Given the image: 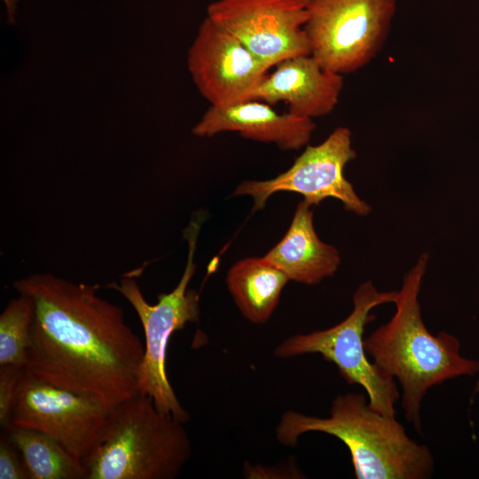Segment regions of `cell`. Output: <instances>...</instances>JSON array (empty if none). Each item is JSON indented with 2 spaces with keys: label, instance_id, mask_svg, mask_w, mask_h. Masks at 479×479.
<instances>
[{
  "label": "cell",
  "instance_id": "obj_6",
  "mask_svg": "<svg viewBox=\"0 0 479 479\" xmlns=\"http://www.w3.org/2000/svg\"><path fill=\"white\" fill-rule=\"evenodd\" d=\"M397 291H379L371 281L362 283L353 294V309L339 324L325 330L290 336L274 349V356L289 358L319 354L336 365L340 375L352 385L361 386L375 411L396 417L400 397L394 378L368 359L364 344L365 326L375 318L377 306L393 302Z\"/></svg>",
  "mask_w": 479,
  "mask_h": 479
},
{
  "label": "cell",
  "instance_id": "obj_10",
  "mask_svg": "<svg viewBox=\"0 0 479 479\" xmlns=\"http://www.w3.org/2000/svg\"><path fill=\"white\" fill-rule=\"evenodd\" d=\"M308 0H216L207 17L239 39L269 69L310 54L304 25Z\"/></svg>",
  "mask_w": 479,
  "mask_h": 479
},
{
  "label": "cell",
  "instance_id": "obj_16",
  "mask_svg": "<svg viewBox=\"0 0 479 479\" xmlns=\"http://www.w3.org/2000/svg\"><path fill=\"white\" fill-rule=\"evenodd\" d=\"M4 431L22 457L29 479H86L87 468L49 436L9 425Z\"/></svg>",
  "mask_w": 479,
  "mask_h": 479
},
{
  "label": "cell",
  "instance_id": "obj_11",
  "mask_svg": "<svg viewBox=\"0 0 479 479\" xmlns=\"http://www.w3.org/2000/svg\"><path fill=\"white\" fill-rule=\"evenodd\" d=\"M188 68L212 106L249 100L269 68L239 39L208 17L188 51Z\"/></svg>",
  "mask_w": 479,
  "mask_h": 479
},
{
  "label": "cell",
  "instance_id": "obj_1",
  "mask_svg": "<svg viewBox=\"0 0 479 479\" xmlns=\"http://www.w3.org/2000/svg\"><path fill=\"white\" fill-rule=\"evenodd\" d=\"M13 287L35 302L27 373L112 409L139 394L145 347L122 309L98 295V285L40 273Z\"/></svg>",
  "mask_w": 479,
  "mask_h": 479
},
{
  "label": "cell",
  "instance_id": "obj_5",
  "mask_svg": "<svg viewBox=\"0 0 479 479\" xmlns=\"http://www.w3.org/2000/svg\"><path fill=\"white\" fill-rule=\"evenodd\" d=\"M203 218L201 213H197L184 231L188 242L184 273L174 289L158 295L157 303L150 304L145 299L137 282L131 277H124L118 284L107 285L127 299L142 324L145 346L139 370V394L149 396L159 411L184 423L190 420V414L169 381L167 351L171 335L187 323L197 322L200 318L199 293L188 286L197 267L194 254Z\"/></svg>",
  "mask_w": 479,
  "mask_h": 479
},
{
  "label": "cell",
  "instance_id": "obj_3",
  "mask_svg": "<svg viewBox=\"0 0 479 479\" xmlns=\"http://www.w3.org/2000/svg\"><path fill=\"white\" fill-rule=\"evenodd\" d=\"M321 432L349 449L357 479H427L434 459L429 449L410 438L396 417L373 409L364 394L337 396L326 418L285 412L276 428L277 440L294 446L301 436Z\"/></svg>",
  "mask_w": 479,
  "mask_h": 479
},
{
  "label": "cell",
  "instance_id": "obj_2",
  "mask_svg": "<svg viewBox=\"0 0 479 479\" xmlns=\"http://www.w3.org/2000/svg\"><path fill=\"white\" fill-rule=\"evenodd\" d=\"M428 261L426 253L419 257L397 291L395 314L364 341L373 362L399 381L405 418L420 434L421 401L428 390L479 373V360L461 355L456 336L444 331L433 334L423 322L419 294Z\"/></svg>",
  "mask_w": 479,
  "mask_h": 479
},
{
  "label": "cell",
  "instance_id": "obj_9",
  "mask_svg": "<svg viewBox=\"0 0 479 479\" xmlns=\"http://www.w3.org/2000/svg\"><path fill=\"white\" fill-rule=\"evenodd\" d=\"M356 158L351 131L338 127L320 144L305 146L291 167L268 180H246L237 185L233 195L250 196L254 210L262 209L268 199L279 192H297L309 205H318L327 198L340 200L345 210L365 216L370 205L355 192L345 178V166Z\"/></svg>",
  "mask_w": 479,
  "mask_h": 479
},
{
  "label": "cell",
  "instance_id": "obj_12",
  "mask_svg": "<svg viewBox=\"0 0 479 479\" xmlns=\"http://www.w3.org/2000/svg\"><path fill=\"white\" fill-rule=\"evenodd\" d=\"M275 67L250 99L269 105L284 101L289 114L309 119L331 113L338 104L342 75L324 69L310 54L287 59Z\"/></svg>",
  "mask_w": 479,
  "mask_h": 479
},
{
  "label": "cell",
  "instance_id": "obj_15",
  "mask_svg": "<svg viewBox=\"0 0 479 479\" xmlns=\"http://www.w3.org/2000/svg\"><path fill=\"white\" fill-rule=\"evenodd\" d=\"M288 281L283 271L263 256L236 262L226 276L228 289L237 307L254 324L268 321Z\"/></svg>",
  "mask_w": 479,
  "mask_h": 479
},
{
  "label": "cell",
  "instance_id": "obj_4",
  "mask_svg": "<svg viewBox=\"0 0 479 479\" xmlns=\"http://www.w3.org/2000/svg\"><path fill=\"white\" fill-rule=\"evenodd\" d=\"M192 454L184 422L138 394L114 407L85 459L86 479H175Z\"/></svg>",
  "mask_w": 479,
  "mask_h": 479
},
{
  "label": "cell",
  "instance_id": "obj_13",
  "mask_svg": "<svg viewBox=\"0 0 479 479\" xmlns=\"http://www.w3.org/2000/svg\"><path fill=\"white\" fill-rule=\"evenodd\" d=\"M316 128L312 119L279 114L269 104L249 99L226 106H212L193 127L198 137L237 132L241 137L275 144L281 150L306 146Z\"/></svg>",
  "mask_w": 479,
  "mask_h": 479
},
{
  "label": "cell",
  "instance_id": "obj_18",
  "mask_svg": "<svg viewBox=\"0 0 479 479\" xmlns=\"http://www.w3.org/2000/svg\"><path fill=\"white\" fill-rule=\"evenodd\" d=\"M24 366L6 365L0 366V426L6 428L11 416L18 384Z\"/></svg>",
  "mask_w": 479,
  "mask_h": 479
},
{
  "label": "cell",
  "instance_id": "obj_20",
  "mask_svg": "<svg viewBox=\"0 0 479 479\" xmlns=\"http://www.w3.org/2000/svg\"><path fill=\"white\" fill-rule=\"evenodd\" d=\"M475 393H479V374H478V378L475 386Z\"/></svg>",
  "mask_w": 479,
  "mask_h": 479
},
{
  "label": "cell",
  "instance_id": "obj_14",
  "mask_svg": "<svg viewBox=\"0 0 479 479\" xmlns=\"http://www.w3.org/2000/svg\"><path fill=\"white\" fill-rule=\"evenodd\" d=\"M310 208L304 200L297 205L285 235L263 256L289 280L304 285L333 276L341 263L339 251L318 238Z\"/></svg>",
  "mask_w": 479,
  "mask_h": 479
},
{
  "label": "cell",
  "instance_id": "obj_17",
  "mask_svg": "<svg viewBox=\"0 0 479 479\" xmlns=\"http://www.w3.org/2000/svg\"><path fill=\"white\" fill-rule=\"evenodd\" d=\"M34 316L35 302L28 294L19 293L8 302L0 316V366H25Z\"/></svg>",
  "mask_w": 479,
  "mask_h": 479
},
{
  "label": "cell",
  "instance_id": "obj_19",
  "mask_svg": "<svg viewBox=\"0 0 479 479\" xmlns=\"http://www.w3.org/2000/svg\"><path fill=\"white\" fill-rule=\"evenodd\" d=\"M18 450L4 431L0 437V479H29Z\"/></svg>",
  "mask_w": 479,
  "mask_h": 479
},
{
  "label": "cell",
  "instance_id": "obj_8",
  "mask_svg": "<svg viewBox=\"0 0 479 479\" xmlns=\"http://www.w3.org/2000/svg\"><path fill=\"white\" fill-rule=\"evenodd\" d=\"M112 411L98 399L41 381L23 369L10 425L40 431L84 461L99 444Z\"/></svg>",
  "mask_w": 479,
  "mask_h": 479
},
{
  "label": "cell",
  "instance_id": "obj_7",
  "mask_svg": "<svg viewBox=\"0 0 479 479\" xmlns=\"http://www.w3.org/2000/svg\"><path fill=\"white\" fill-rule=\"evenodd\" d=\"M304 25L310 55L340 75L365 66L381 50L396 0H308Z\"/></svg>",
  "mask_w": 479,
  "mask_h": 479
}]
</instances>
